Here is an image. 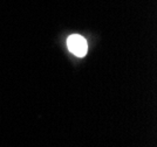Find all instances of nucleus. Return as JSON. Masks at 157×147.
Here are the masks:
<instances>
[{"instance_id":"obj_1","label":"nucleus","mask_w":157,"mask_h":147,"mask_svg":"<svg viewBox=\"0 0 157 147\" xmlns=\"http://www.w3.org/2000/svg\"><path fill=\"white\" fill-rule=\"evenodd\" d=\"M67 46H68V49L78 57L85 56L88 50L87 41L81 35H71L67 40Z\"/></svg>"}]
</instances>
